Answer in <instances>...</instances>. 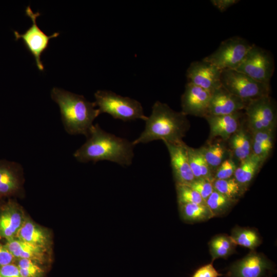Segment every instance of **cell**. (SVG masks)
I'll return each instance as SVG.
<instances>
[{"label":"cell","mask_w":277,"mask_h":277,"mask_svg":"<svg viewBox=\"0 0 277 277\" xmlns=\"http://www.w3.org/2000/svg\"><path fill=\"white\" fill-rule=\"evenodd\" d=\"M186 116L182 111H175L165 103L155 102L150 116L145 121L144 130L132 142L133 144L135 146L159 140L170 144L184 142L183 138L190 127Z\"/></svg>","instance_id":"cell-2"},{"label":"cell","mask_w":277,"mask_h":277,"mask_svg":"<svg viewBox=\"0 0 277 277\" xmlns=\"http://www.w3.org/2000/svg\"><path fill=\"white\" fill-rule=\"evenodd\" d=\"M15 259L5 245L0 243V267L13 263Z\"/></svg>","instance_id":"cell-36"},{"label":"cell","mask_w":277,"mask_h":277,"mask_svg":"<svg viewBox=\"0 0 277 277\" xmlns=\"http://www.w3.org/2000/svg\"><path fill=\"white\" fill-rule=\"evenodd\" d=\"M51 98L60 109L62 120L66 132L72 135L83 134L86 137L101 114L95 102H91L81 95L54 87Z\"/></svg>","instance_id":"cell-3"},{"label":"cell","mask_w":277,"mask_h":277,"mask_svg":"<svg viewBox=\"0 0 277 277\" xmlns=\"http://www.w3.org/2000/svg\"><path fill=\"white\" fill-rule=\"evenodd\" d=\"M241 113L239 111L228 115H206L204 118L209 125L210 138L220 137L224 140H229L241 126Z\"/></svg>","instance_id":"cell-17"},{"label":"cell","mask_w":277,"mask_h":277,"mask_svg":"<svg viewBox=\"0 0 277 277\" xmlns=\"http://www.w3.org/2000/svg\"><path fill=\"white\" fill-rule=\"evenodd\" d=\"M200 149L212 171L217 169L223 162L226 149L222 144L216 143Z\"/></svg>","instance_id":"cell-29"},{"label":"cell","mask_w":277,"mask_h":277,"mask_svg":"<svg viewBox=\"0 0 277 277\" xmlns=\"http://www.w3.org/2000/svg\"><path fill=\"white\" fill-rule=\"evenodd\" d=\"M236 166L231 159H226L217 167L214 174V180H225L233 177Z\"/></svg>","instance_id":"cell-33"},{"label":"cell","mask_w":277,"mask_h":277,"mask_svg":"<svg viewBox=\"0 0 277 277\" xmlns=\"http://www.w3.org/2000/svg\"><path fill=\"white\" fill-rule=\"evenodd\" d=\"M235 70L254 80L269 84L274 70V62L271 53L252 44L245 57Z\"/></svg>","instance_id":"cell-8"},{"label":"cell","mask_w":277,"mask_h":277,"mask_svg":"<svg viewBox=\"0 0 277 277\" xmlns=\"http://www.w3.org/2000/svg\"><path fill=\"white\" fill-rule=\"evenodd\" d=\"M212 262L217 259H226L233 254L237 246L230 235L220 234L213 236L209 242Z\"/></svg>","instance_id":"cell-24"},{"label":"cell","mask_w":277,"mask_h":277,"mask_svg":"<svg viewBox=\"0 0 277 277\" xmlns=\"http://www.w3.org/2000/svg\"><path fill=\"white\" fill-rule=\"evenodd\" d=\"M15 238L47 249L51 244V236L47 230L26 217Z\"/></svg>","instance_id":"cell-19"},{"label":"cell","mask_w":277,"mask_h":277,"mask_svg":"<svg viewBox=\"0 0 277 277\" xmlns=\"http://www.w3.org/2000/svg\"><path fill=\"white\" fill-rule=\"evenodd\" d=\"M179 210L182 219L190 223L207 221L214 217L206 204H179Z\"/></svg>","instance_id":"cell-25"},{"label":"cell","mask_w":277,"mask_h":277,"mask_svg":"<svg viewBox=\"0 0 277 277\" xmlns=\"http://www.w3.org/2000/svg\"><path fill=\"white\" fill-rule=\"evenodd\" d=\"M222 70L202 60L191 63L186 71L188 82L213 92L222 86Z\"/></svg>","instance_id":"cell-10"},{"label":"cell","mask_w":277,"mask_h":277,"mask_svg":"<svg viewBox=\"0 0 277 277\" xmlns=\"http://www.w3.org/2000/svg\"><path fill=\"white\" fill-rule=\"evenodd\" d=\"M237 202L214 190L206 200V205L214 217H217L228 213Z\"/></svg>","instance_id":"cell-27"},{"label":"cell","mask_w":277,"mask_h":277,"mask_svg":"<svg viewBox=\"0 0 277 277\" xmlns=\"http://www.w3.org/2000/svg\"><path fill=\"white\" fill-rule=\"evenodd\" d=\"M246 103L222 86L214 91L210 101L208 115L231 114L244 110Z\"/></svg>","instance_id":"cell-15"},{"label":"cell","mask_w":277,"mask_h":277,"mask_svg":"<svg viewBox=\"0 0 277 277\" xmlns=\"http://www.w3.org/2000/svg\"><path fill=\"white\" fill-rule=\"evenodd\" d=\"M274 130H261L250 133L252 154L266 160L273 146Z\"/></svg>","instance_id":"cell-23"},{"label":"cell","mask_w":277,"mask_h":277,"mask_svg":"<svg viewBox=\"0 0 277 277\" xmlns=\"http://www.w3.org/2000/svg\"><path fill=\"white\" fill-rule=\"evenodd\" d=\"M244 116L249 132L274 130L276 124V106L270 95L264 96L246 104Z\"/></svg>","instance_id":"cell-6"},{"label":"cell","mask_w":277,"mask_h":277,"mask_svg":"<svg viewBox=\"0 0 277 277\" xmlns=\"http://www.w3.org/2000/svg\"><path fill=\"white\" fill-rule=\"evenodd\" d=\"M212 181L205 179H195L187 185L196 191L205 201L214 190Z\"/></svg>","instance_id":"cell-32"},{"label":"cell","mask_w":277,"mask_h":277,"mask_svg":"<svg viewBox=\"0 0 277 277\" xmlns=\"http://www.w3.org/2000/svg\"><path fill=\"white\" fill-rule=\"evenodd\" d=\"M16 265L22 277H43L44 270L37 263L28 259H16Z\"/></svg>","instance_id":"cell-31"},{"label":"cell","mask_w":277,"mask_h":277,"mask_svg":"<svg viewBox=\"0 0 277 277\" xmlns=\"http://www.w3.org/2000/svg\"><path fill=\"white\" fill-rule=\"evenodd\" d=\"M236 245L254 250L262 243L259 233L254 229L236 226L232 229L230 235Z\"/></svg>","instance_id":"cell-26"},{"label":"cell","mask_w":277,"mask_h":277,"mask_svg":"<svg viewBox=\"0 0 277 277\" xmlns=\"http://www.w3.org/2000/svg\"><path fill=\"white\" fill-rule=\"evenodd\" d=\"M212 93L187 82L181 98L182 112L186 115L205 117L208 113Z\"/></svg>","instance_id":"cell-11"},{"label":"cell","mask_w":277,"mask_h":277,"mask_svg":"<svg viewBox=\"0 0 277 277\" xmlns=\"http://www.w3.org/2000/svg\"><path fill=\"white\" fill-rule=\"evenodd\" d=\"M25 217L16 203H7L0 210V237L6 240L15 238Z\"/></svg>","instance_id":"cell-16"},{"label":"cell","mask_w":277,"mask_h":277,"mask_svg":"<svg viewBox=\"0 0 277 277\" xmlns=\"http://www.w3.org/2000/svg\"><path fill=\"white\" fill-rule=\"evenodd\" d=\"M213 186L215 191L236 201L247 190L234 177L225 180H214Z\"/></svg>","instance_id":"cell-28"},{"label":"cell","mask_w":277,"mask_h":277,"mask_svg":"<svg viewBox=\"0 0 277 277\" xmlns=\"http://www.w3.org/2000/svg\"><path fill=\"white\" fill-rule=\"evenodd\" d=\"M85 143L73 153L81 163L108 161L124 167L130 166L134 157L132 142L102 129L98 124L90 129Z\"/></svg>","instance_id":"cell-1"},{"label":"cell","mask_w":277,"mask_h":277,"mask_svg":"<svg viewBox=\"0 0 277 277\" xmlns=\"http://www.w3.org/2000/svg\"><path fill=\"white\" fill-rule=\"evenodd\" d=\"M222 86L246 104L250 101L269 95L270 86L258 82L235 70H223L221 76Z\"/></svg>","instance_id":"cell-5"},{"label":"cell","mask_w":277,"mask_h":277,"mask_svg":"<svg viewBox=\"0 0 277 277\" xmlns=\"http://www.w3.org/2000/svg\"><path fill=\"white\" fill-rule=\"evenodd\" d=\"M176 190L179 204H206L201 196L187 185L176 184Z\"/></svg>","instance_id":"cell-30"},{"label":"cell","mask_w":277,"mask_h":277,"mask_svg":"<svg viewBox=\"0 0 277 277\" xmlns=\"http://www.w3.org/2000/svg\"><path fill=\"white\" fill-rule=\"evenodd\" d=\"M264 161L252 153L249 157L241 162L240 166L236 167L233 175L234 178L247 189Z\"/></svg>","instance_id":"cell-20"},{"label":"cell","mask_w":277,"mask_h":277,"mask_svg":"<svg viewBox=\"0 0 277 277\" xmlns=\"http://www.w3.org/2000/svg\"><path fill=\"white\" fill-rule=\"evenodd\" d=\"M252 44L239 36L223 41L219 48L203 60L222 70H235L241 63Z\"/></svg>","instance_id":"cell-7"},{"label":"cell","mask_w":277,"mask_h":277,"mask_svg":"<svg viewBox=\"0 0 277 277\" xmlns=\"http://www.w3.org/2000/svg\"><path fill=\"white\" fill-rule=\"evenodd\" d=\"M211 4L221 12L227 10L228 8L239 3L238 0H211Z\"/></svg>","instance_id":"cell-37"},{"label":"cell","mask_w":277,"mask_h":277,"mask_svg":"<svg viewBox=\"0 0 277 277\" xmlns=\"http://www.w3.org/2000/svg\"><path fill=\"white\" fill-rule=\"evenodd\" d=\"M271 267L265 256L251 250L231 265L230 273L231 277H263Z\"/></svg>","instance_id":"cell-12"},{"label":"cell","mask_w":277,"mask_h":277,"mask_svg":"<svg viewBox=\"0 0 277 277\" xmlns=\"http://www.w3.org/2000/svg\"><path fill=\"white\" fill-rule=\"evenodd\" d=\"M169 153L171 166L176 184L188 185L195 180L190 169L187 145L184 142L180 144L164 143Z\"/></svg>","instance_id":"cell-13"},{"label":"cell","mask_w":277,"mask_h":277,"mask_svg":"<svg viewBox=\"0 0 277 277\" xmlns=\"http://www.w3.org/2000/svg\"><path fill=\"white\" fill-rule=\"evenodd\" d=\"M221 275L211 263L199 268L192 277H219Z\"/></svg>","instance_id":"cell-34"},{"label":"cell","mask_w":277,"mask_h":277,"mask_svg":"<svg viewBox=\"0 0 277 277\" xmlns=\"http://www.w3.org/2000/svg\"><path fill=\"white\" fill-rule=\"evenodd\" d=\"M1 277H22L16 264L13 263L0 267Z\"/></svg>","instance_id":"cell-35"},{"label":"cell","mask_w":277,"mask_h":277,"mask_svg":"<svg viewBox=\"0 0 277 277\" xmlns=\"http://www.w3.org/2000/svg\"><path fill=\"white\" fill-rule=\"evenodd\" d=\"M6 248L16 259H28L40 265L47 260V249L24 242L16 238L6 240Z\"/></svg>","instance_id":"cell-18"},{"label":"cell","mask_w":277,"mask_h":277,"mask_svg":"<svg viewBox=\"0 0 277 277\" xmlns=\"http://www.w3.org/2000/svg\"><path fill=\"white\" fill-rule=\"evenodd\" d=\"M229 140L234 155L241 162L252 154L251 134L242 126Z\"/></svg>","instance_id":"cell-21"},{"label":"cell","mask_w":277,"mask_h":277,"mask_svg":"<svg viewBox=\"0 0 277 277\" xmlns=\"http://www.w3.org/2000/svg\"><path fill=\"white\" fill-rule=\"evenodd\" d=\"M26 14L32 22V25L24 33L21 34L14 31L16 40L22 39L27 50L32 54L35 59L38 69L43 71L44 66L41 60V56L43 52L48 48L49 40L58 36V32H54L51 35H47L37 25L36 19L40 15V13H34L30 6L25 9Z\"/></svg>","instance_id":"cell-9"},{"label":"cell","mask_w":277,"mask_h":277,"mask_svg":"<svg viewBox=\"0 0 277 277\" xmlns=\"http://www.w3.org/2000/svg\"><path fill=\"white\" fill-rule=\"evenodd\" d=\"M186 148L189 166L195 179H205L213 181L212 171L200 149L187 145Z\"/></svg>","instance_id":"cell-22"},{"label":"cell","mask_w":277,"mask_h":277,"mask_svg":"<svg viewBox=\"0 0 277 277\" xmlns=\"http://www.w3.org/2000/svg\"><path fill=\"white\" fill-rule=\"evenodd\" d=\"M0 277H1V276H0Z\"/></svg>","instance_id":"cell-38"},{"label":"cell","mask_w":277,"mask_h":277,"mask_svg":"<svg viewBox=\"0 0 277 277\" xmlns=\"http://www.w3.org/2000/svg\"><path fill=\"white\" fill-rule=\"evenodd\" d=\"M23 170L15 162L0 160V197L15 195L22 187Z\"/></svg>","instance_id":"cell-14"},{"label":"cell","mask_w":277,"mask_h":277,"mask_svg":"<svg viewBox=\"0 0 277 277\" xmlns=\"http://www.w3.org/2000/svg\"><path fill=\"white\" fill-rule=\"evenodd\" d=\"M96 106L101 113H106L114 118L124 122L147 118L142 104L137 100L122 96L109 90H97L94 93Z\"/></svg>","instance_id":"cell-4"}]
</instances>
